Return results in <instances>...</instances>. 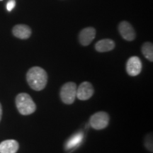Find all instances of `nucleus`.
I'll use <instances>...</instances> for the list:
<instances>
[{
  "mask_svg": "<svg viewBox=\"0 0 153 153\" xmlns=\"http://www.w3.org/2000/svg\"><path fill=\"white\" fill-rule=\"evenodd\" d=\"M120 34L124 39L128 41H132L135 38V32L131 24L128 22H122L118 26Z\"/></svg>",
  "mask_w": 153,
  "mask_h": 153,
  "instance_id": "7",
  "label": "nucleus"
},
{
  "mask_svg": "<svg viewBox=\"0 0 153 153\" xmlns=\"http://www.w3.org/2000/svg\"><path fill=\"white\" fill-rule=\"evenodd\" d=\"M0 1H2V0H0Z\"/></svg>",
  "mask_w": 153,
  "mask_h": 153,
  "instance_id": "17",
  "label": "nucleus"
},
{
  "mask_svg": "<svg viewBox=\"0 0 153 153\" xmlns=\"http://www.w3.org/2000/svg\"><path fill=\"white\" fill-rule=\"evenodd\" d=\"M16 106L19 112L24 116L33 114L36 110V105L31 97L26 93H20L16 96Z\"/></svg>",
  "mask_w": 153,
  "mask_h": 153,
  "instance_id": "2",
  "label": "nucleus"
},
{
  "mask_svg": "<svg viewBox=\"0 0 153 153\" xmlns=\"http://www.w3.org/2000/svg\"><path fill=\"white\" fill-rule=\"evenodd\" d=\"M94 89L90 82H83L76 89V97L82 101L88 100L92 97Z\"/></svg>",
  "mask_w": 153,
  "mask_h": 153,
  "instance_id": "5",
  "label": "nucleus"
},
{
  "mask_svg": "<svg viewBox=\"0 0 153 153\" xmlns=\"http://www.w3.org/2000/svg\"><path fill=\"white\" fill-rule=\"evenodd\" d=\"M83 140V133H79L74 134L65 144V149L68 151H71L81 145Z\"/></svg>",
  "mask_w": 153,
  "mask_h": 153,
  "instance_id": "11",
  "label": "nucleus"
},
{
  "mask_svg": "<svg viewBox=\"0 0 153 153\" xmlns=\"http://www.w3.org/2000/svg\"><path fill=\"white\" fill-rule=\"evenodd\" d=\"M76 89L77 87L76 84L72 82H67L61 87L60 96L61 100L64 104H73L76 99Z\"/></svg>",
  "mask_w": 153,
  "mask_h": 153,
  "instance_id": "3",
  "label": "nucleus"
},
{
  "mask_svg": "<svg viewBox=\"0 0 153 153\" xmlns=\"http://www.w3.org/2000/svg\"><path fill=\"white\" fill-rule=\"evenodd\" d=\"M19 144L15 140H7L0 143V153H16Z\"/></svg>",
  "mask_w": 153,
  "mask_h": 153,
  "instance_id": "10",
  "label": "nucleus"
},
{
  "mask_svg": "<svg viewBox=\"0 0 153 153\" xmlns=\"http://www.w3.org/2000/svg\"><path fill=\"white\" fill-rule=\"evenodd\" d=\"M16 6V1L15 0H9L7 4V9L9 11H11Z\"/></svg>",
  "mask_w": 153,
  "mask_h": 153,
  "instance_id": "15",
  "label": "nucleus"
},
{
  "mask_svg": "<svg viewBox=\"0 0 153 153\" xmlns=\"http://www.w3.org/2000/svg\"><path fill=\"white\" fill-rule=\"evenodd\" d=\"M109 120V116L106 112L99 111L91 116L89 123L94 129L102 130L108 126Z\"/></svg>",
  "mask_w": 153,
  "mask_h": 153,
  "instance_id": "4",
  "label": "nucleus"
},
{
  "mask_svg": "<svg viewBox=\"0 0 153 153\" xmlns=\"http://www.w3.org/2000/svg\"><path fill=\"white\" fill-rule=\"evenodd\" d=\"M96 36V30L92 27H87L82 29L79 35V43L84 46L89 45Z\"/></svg>",
  "mask_w": 153,
  "mask_h": 153,
  "instance_id": "8",
  "label": "nucleus"
},
{
  "mask_svg": "<svg viewBox=\"0 0 153 153\" xmlns=\"http://www.w3.org/2000/svg\"><path fill=\"white\" fill-rule=\"evenodd\" d=\"M26 80L28 85L35 91H41L46 87L48 74L40 67H33L26 73Z\"/></svg>",
  "mask_w": 153,
  "mask_h": 153,
  "instance_id": "1",
  "label": "nucleus"
},
{
  "mask_svg": "<svg viewBox=\"0 0 153 153\" xmlns=\"http://www.w3.org/2000/svg\"><path fill=\"white\" fill-rule=\"evenodd\" d=\"M115 48V43L113 40L103 39L97 42L95 45L96 51L99 53L108 52Z\"/></svg>",
  "mask_w": 153,
  "mask_h": 153,
  "instance_id": "12",
  "label": "nucleus"
},
{
  "mask_svg": "<svg viewBox=\"0 0 153 153\" xmlns=\"http://www.w3.org/2000/svg\"><path fill=\"white\" fill-rule=\"evenodd\" d=\"M142 70V62L137 56L131 57L126 62V72L130 76L138 75Z\"/></svg>",
  "mask_w": 153,
  "mask_h": 153,
  "instance_id": "6",
  "label": "nucleus"
},
{
  "mask_svg": "<svg viewBox=\"0 0 153 153\" xmlns=\"http://www.w3.org/2000/svg\"><path fill=\"white\" fill-rule=\"evenodd\" d=\"M145 147L150 152H152V134H148L145 138V143H144Z\"/></svg>",
  "mask_w": 153,
  "mask_h": 153,
  "instance_id": "14",
  "label": "nucleus"
},
{
  "mask_svg": "<svg viewBox=\"0 0 153 153\" xmlns=\"http://www.w3.org/2000/svg\"><path fill=\"white\" fill-rule=\"evenodd\" d=\"M1 117H2V106H1V103H0V121L1 120Z\"/></svg>",
  "mask_w": 153,
  "mask_h": 153,
  "instance_id": "16",
  "label": "nucleus"
},
{
  "mask_svg": "<svg viewBox=\"0 0 153 153\" xmlns=\"http://www.w3.org/2000/svg\"><path fill=\"white\" fill-rule=\"evenodd\" d=\"M142 53L144 56L150 60V62L153 61V45L152 43L146 42L142 46Z\"/></svg>",
  "mask_w": 153,
  "mask_h": 153,
  "instance_id": "13",
  "label": "nucleus"
},
{
  "mask_svg": "<svg viewBox=\"0 0 153 153\" xmlns=\"http://www.w3.org/2000/svg\"><path fill=\"white\" fill-rule=\"evenodd\" d=\"M12 33L15 37L20 39H27L31 36V29L27 25H16L12 29Z\"/></svg>",
  "mask_w": 153,
  "mask_h": 153,
  "instance_id": "9",
  "label": "nucleus"
}]
</instances>
